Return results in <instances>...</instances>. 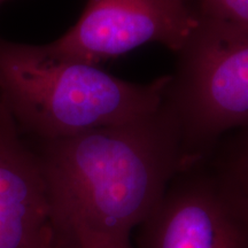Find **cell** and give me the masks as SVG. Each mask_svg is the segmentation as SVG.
Listing matches in <instances>:
<instances>
[{"instance_id": "obj_1", "label": "cell", "mask_w": 248, "mask_h": 248, "mask_svg": "<svg viewBox=\"0 0 248 248\" xmlns=\"http://www.w3.org/2000/svg\"><path fill=\"white\" fill-rule=\"evenodd\" d=\"M49 226L59 248L130 245L177 173L190 166L164 104L130 122L38 141Z\"/></svg>"}, {"instance_id": "obj_2", "label": "cell", "mask_w": 248, "mask_h": 248, "mask_svg": "<svg viewBox=\"0 0 248 248\" xmlns=\"http://www.w3.org/2000/svg\"><path fill=\"white\" fill-rule=\"evenodd\" d=\"M171 76L126 82L82 62L48 55L42 45L0 37V101L22 133L55 140L135 121L163 105Z\"/></svg>"}, {"instance_id": "obj_3", "label": "cell", "mask_w": 248, "mask_h": 248, "mask_svg": "<svg viewBox=\"0 0 248 248\" xmlns=\"http://www.w3.org/2000/svg\"><path fill=\"white\" fill-rule=\"evenodd\" d=\"M164 104L190 162L207 159L232 129L248 131V31L201 20L181 52Z\"/></svg>"}, {"instance_id": "obj_4", "label": "cell", "mask_w": 248, "mask_h": 248, "mask_svg": "<svg viewBox=\"0 0 248 248\" xmlns=\"http://www.w3.org/2000/svg\"><path fill=\"white\" fill-rule=\"evenodd\" d=\"M138 228L137 248H248V208L204 159L172 178Z\"/></svg>"}, {"instance_id": "obj_5", "label": "cell", "mask_w": 248, "mask_h": 248, "mask_svg": "<svg viewBox=\"0 0 248 248\" xmlns=\"http://www.w3.org/2000/svg\"><path fill=\"white\" fill-rule=\"evenodd\" d=\"M199 22L190 0H88L78 21L42 47L53 58L93 66L148 43L179 53Z\"/></svg>"}, {"instance_id": "obj_6", "label": "cell", "mask_w": 248, "mask_h": 248, "mask_svg": "<svg viewBox=\"0 0 248 248\" xmlns=\"http://www.w3.org/2000/svg\"><path fill=\"white\" fill-rule=\"evenodd\" d=\"M48 228L38 156L0 101V248H36Z\"/></svg>"}, {"instance_id": "obj_7", "label": "cell", "mask_w": 248, "mask_h": 248, "mask_svg": "<svg viewBox=\"0 0 248 248\" xmlns=\"http://www.w3.org/2000/svg\"><path fill=\"white\" fill-rule=\"evenodd\" d=\"M213 167L248 208V131L226 148Z\"/></svg>"}, {"instance_id": "obj_8", "label": "cell", "mask_w": 248, "mask_h": 248, "mask_svg": "<svg viewBox=\"0 0 248 248\" xmlns=\"http://www.w3.org/2000/svg\"><path fill=\"white\" fill-rule=\"evenodd\" d=\"M201 20L248 31V0H190Z\"/></svg>"}, {"instance_id": "obj_9", "label": "cell", "mask_w": 248, "mask_h": 248, "mask_svg": "<svg viewBox=\"0 0 248 248\" xmlns=\"http://www.w3.org/2000/svg\"><path fill=\"white\" fill-rule=\"evenodd\" d=\"M36 248H59L53 239V234H52L51 226H49V228L47 229V231L45 232V234L43 235L42 240L39 241V244L37 245Z\"/></svg>"}, {"instance_id": "obj_10", "label": "cell", "mask_w": 248, "mask_h": 248, "mask_svg": "<svg viewBox=\"0 0 248 248\" xmlns=\"http://www.w3.org/2000/svg\"><path fill=\"white\" fill-rule=\"evenodd\" d=\"M108 248H131L130 245H125V246H114V247H108Z\"/></svg>"}, {"instance_id": "obj_11", "label": "cell", "mask_w": 248, "mask_h": 248, "mask_svg": "<svg viewBox=\"0 0 248 248\" xmlns=\"http://www.w3.org/2000/svg\"><path fill=\"white\" fill-rule=\"evenodd\" d=\"M6 1H8V0H0V7H1V6L4 5Z\"/></svg>"}]
</instances>
